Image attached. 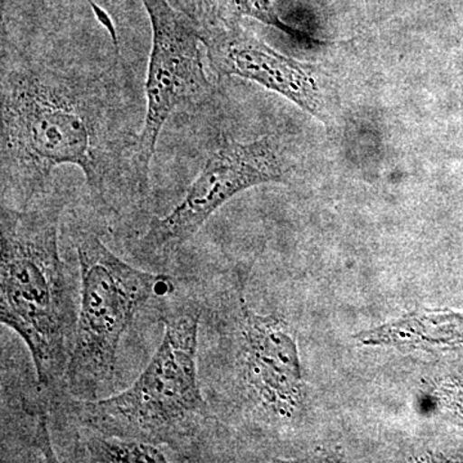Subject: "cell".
Instances as JSON below:
<instances>
[{
	"mask_svg": "<svg viewBox=\"0 0 463 463\" xmlns=\"http://www.w3.org/2000/svg\"><path fill=\"white\" fill-rule=\"evenodd\" d=\"M115 70L47 58L2 67V205L26 209L52 191L61 165L83 172L97 205L118 213L148 194Z\"/></svg>",
	"mask_w": 463,
	"mask_h": 463,
	"instance_id": "cell-1",
	"label": "cell"
},
{
	"mask_svg": "<svg viewBox=\"0 0 463 463\" xmlns=\"http://www.w3.org/2000/svg\"><path fill=\"white\" fill-rule=\"evenodd\" d=\"M63 207L52 190L26 209L2 205L0 213V321L26 344L51 392L66 385L79 316L78 286L58 248Z\"/></svg>",
	"mask_w": 463,
	"mask_h": 463,
	"instance_id": "cell-2",
	"label": "cell"
},
{
	"mask_svg": "<svg viewBox=\"0 0 463 463\" xmlns=\"http://www.w3.org/2000/svg\"><path fill=\"white\" fill-rule=\"evenodd\" d=\"M170 295L164 336L147 368L114 397L67 407L85 431L165 447L183 461L201 457L210 411L201 390L199 346L203 303Z\"/></svg>",
	"mask_w": 463,
	"mask_h": 463,
	"instance_id": "cell-3",
	"label": "cell"
},
{
	"mask_svg": "<svg viewBox=\"0 0 463 463\" xmlns=\"http://www.w3.org/2000/svg\"><path fill=\"white\" fill-rule=\"evenodd\" d=\"M80 265V298L67 392L94 401L111 385L124 335L147 301L175 291L173 277L147 272L118 258L96 232L72 234Z\"/></svg>",
	"mask_w": 463,
	"mask_h": 463,
	"instance_id": "cell-4",
	"label": "cell"
},
{
	"mask_svg": "<svg viewBox=\"0 0 463 463\" xmlns=\"http://www.w3.org/2000/svg\"><path fill=\"white\" fill-rule=\"evenodd\" d=\"M291 169L276 137L241 143L224 136L181 203L169 214L155 218L137 240L134 255L141 260L169 258L194 239L232 197L263 183L286 182Z\"/></svg>",
	"mask_w": 463,
	"mask_h": 463,
	"instance_id": "cell-5",
	"label": "cell"
},
{
	"mask_svg": "<svg viewBox=\"0 0 463 463\" xmlns=\"http://www.w3.org/2000/svg\"><path fill=\"white\" fill-rule=\"evenodd\" d=\"M152 27V48L146 80L145 121L136 146V166L149 190L152 157L158 137L178 109L210 99L212 83L203 69V39L199 24L169 0H142Z\"/></svg>",
	"mask_w": 463,
	"mask_h": 463,
	"instance_id": "cell-6",
	"label": "cell"
},
{
	"mask_svg": "<svg viewBox=\"0 0 463 463\" xmlns=\"http://www.w3.org/2000/svg\"><path fill=\"white\" fill-rule=\"evenodd\" d=\"M239 364L250 403L274 421L294 420L303 407L298 347L281 317L261 316L240 295Z\"/></svg>",
	"mask_w": 463,
	"mask_h": 463,
	"instance_id": "cell-7",
	"label": "cell"
},
{
	"mask_svg": "<svg viewBox=\"0 0 463 463\" xmlns=\"http://www.w3.org/2000/svg\"><path fill=\"white\" fill-rule=\"evenodd\" d=\"M201 33L216 72L263 85L326 121L325 100L315 67L279 53L239 25L201 29Z\"/></svg>",
	"mask_w": 463,
	"mask_h": 463,
	"instance_id": "cell-8",
	"label": "cell"
},
{
	"mask_svg": "<svg viewBox=\"0 0 463 463\" xmlns=\"http://www.w3.org/2000/svg\"><path fill=\"white\" fill-rule=\"evenodd\" d=\"M75 461L80 462H181L165 447L133 439L105 437L85 431L76 441Z\"/></svg>",
	"mask_w": 463,
	"mask_h": 463,
	"instance_id": "cell-9",
	"label": "cell"
},
{
	"mask_svg": "<svg viewBox=\"0 0 463 463\" xmlns=\"http://www.w3.org/2000/svg\"><path fill=\"white\" fill-rule=\"evenodd\" d=\"M206 8L212 18V25L201 29L236 26L239 25L241 18L251 17L288 35L312 39V36L303 35L298 30L282 23L270 0H206Z\"/></svg>",
	"mask_w": 463,
	"mask_h": 463,
	"instance_id": "cell-10",
	"label": "cell"
}]
</instances>
